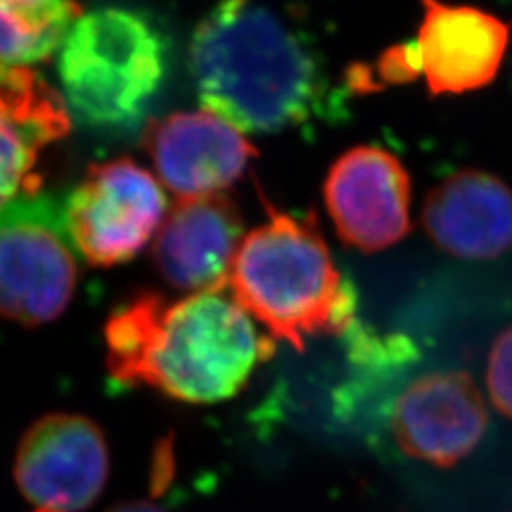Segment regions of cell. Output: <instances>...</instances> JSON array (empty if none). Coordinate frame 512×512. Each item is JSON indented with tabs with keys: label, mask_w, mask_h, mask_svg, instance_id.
Here are the masks:
<instances>
[{
	"label": "cell",
	"mask_w": 512,
	"mask_h": 512,
	"mask_svg": "<svg viewBox=\"0 0 512 512\" xmlns=\"http://www.w3.org/2000/svg\"><path fill=\"white\" fill-rule=\"evenodd\" d=\"M107 368L124 385H147L192 404L238 395L274 346L232 296L190 294L169 302L135 294L105 325Z\"/></svg>",
	"instance_id": "cell-1"
},
{
	"label": "cell",
	"mask_w": 512,
	"mask_h": 512,
	"mask_svg": "<svg viewBox=\"0 0 512 512\" xmlns=\"http://www.w3.org/2000/svg\"><path fill=\"white\" fill-rule=\"evenodd\" d=\"M190 71L205 109L243 133L306 122L323 73L293 29L256 0H220L194 31Z\"/></svg>",
	"instance_id": "cell-2"
},
{
	"label": "cell",
	"mask_w": 512,
	"mask_h": 512,
	"mask_svg": "<svg viewBox=\"0 0 512 512\" xmlns=\"http://www.w3.org/2000/svg\"><path fill=\"white\" fill-rule=\"evenodd\" d=\"M270 219L239 245L228 287L249 317L275 340L304 349L317 334L351 327L357 298L338 274L313 219L268 207Z\"/></svg>",
	"instance_id": "cell-3"
},
{
	"label": "cell",
	"mask_w": 512,
	"mask_h": 512,
	"mask_svg": "<svg viewBox=\"0 0 512 512\" xmlns=\"http://www.w3.org/2000/svg\"><path fill=\"white\" fill-rule=\"evenodd\" d=\"M67 110L97 128L135 124L165 76V50L147 19L120 8L82 14L59 50Z\"/></svg>",
	"instance_id": "cell-4"
},
{
	"label": "cell",
	"mask_w": 512,
	"mask_h": 512,
	"mask_svg": "<svg viewBox=\"0 0 512 512\" xmlns=\"http://www.w3.org/2000/svg\"><path fill=\"white\" fill-rule=\"evenodd\" d=\"M78 253L63 203L27 194L0 213V317L23 327L57 319L73 300Z\"/></svg>",
	"instance_id": "cell-5"
},
{
	"label": "cell",
	"mask_w": 512,
	"mask_h": 512,
	"mask_svg": "<svg viewBox=\"0 0 512 512\" xmlns=\"http://www.w3.org/2000/svg\"><path fill=\"white\" fill-rule=\"evenodd\" d=\"M164 190L145 167L122 158L92 165L63 202L76 253L109 268L139 255L165 219Z\"/></svg>",
	"instance_id": "cell-6"
},
{
	"label": "cell",
	"mask_w": 512,
	"mask_h": 512,
	"mask_svg": "<svg viewBox=\"0 0 512 512\" xmlns=\"http://www.w3.org/2000/svg\"><path fill=\"white\" fill-rule=\"evenodd\" d=\"M110 471L109 444L95 421L48 414L19 442L14 478L35 512H80L101 495Z\"/></svg>",
	"instance_id": "cell-7"
},
{
	"label": "cell",
	"mask_w": 512,
	"mask_h": 512,
	"mask_svg": "<svg viewBox=\"0 0 512 512\" xmlns=\"http://www.w3.org/2000/svg\"><path fill=\"white\" fill-rule=\"evenodd\" d=\"M410 175L384 148L355 147L330 167L325 203L340 239L378 253L410 232Z\"/></svg>",
	"instance_id": "cell-8"
},
{
	"label": "cell",
	"mask_w": 512,
	"mask_h": 512,
	"mask_svg": "<svg viewBox=\"0 0 512 512\" xmlns=\"http://www.w3.org/2000/svg\"><path fill=\"white\" fill-rule=\"evenodd\" d=\"M488 412L465 372H433L408 385L391 414V429L408 458L452 467L486 433Z\"/></svg>",
	"instance_id": "cell-9"
},
{
	"label": "cell",
	"mask_w": 512,
	"mask_h": 512,
	"mask_svg": "<svg viewBox=\"0 0 512 512\" xmlns=\"http://www.w3.org/2000/svg\"><path fill=\"white\" fill-rule=\"evenodd\" d=\"M147 148L158 179L179 202L222 194L256 156L243 131L207 109L156 122L148 129Z\"/></svg>",
	"instance_id": "cell-10"
},
{
	"label": "cell",
	"mask_w": 512,
	"mask_h": 512,
	"mask_svg": "<svg viewBox=\"0 0 512 512\" xmlns=\"http://www.w3.org/2000/svg\"><path fill=\"white\" fill-rule=\"evenodd\" d=\"M421 2L416 57L429 92L459 95L488 86L503 63L511 25L473 6Z\"/></svg>",
	"instance_id": "cell-11"
},
{
	"label": "cell",
	"mask_w": 512,
	"mask_h": 512,
	"mask_svg": "<svg viewBox=\"0 0 512 512\" xmlns=\"http://www.w3.org/2000/svg\"><path fill=\"white\" fill-rule=\"evenodd\" d=\"M238 207L224 194L177 202L154 241V262L184 293H220L243 241Z\"/></svg>",
	"instance_id": "cell-12"
},
{
	"label": "cell",
	"mask_w": 512,
	"mask_h": 512,
	"mask_svg": "<svg viewBox=\"0 0 512 512\" xmlns=\"http://www.w3.org/2000/svg\"><path fill=\"white\" fill-rule=\"evenodd\" d=\"M69 110L35 69L0 71V213L37 194L42 150L67 135Z\"/></svg>",
	"instance_id": "cell-13"
},
{
	"label": "cell",
	"mask_w": 512,
	"mask_h": 512,
	"mask_svg": "<svg viewBox=\"0 0 512 512\" xmlns=\"http://www.w3.org/2000/svg\"><path fill=\"white\" fill-rule=\"evenodd\" d=\"M423 226L458 258L503 255L512 247V190L486 171H458L427 194Z\"/></svg>",
	"instance_id": "cell-14"
},
{
	"label": "cell",
	"mask_w": 512,
	"mask_h": 512,
	"mask_svg": "<svg viewBox=\"0 0 512 512\" xmlns=\"http://www.w3.org/2000/svg\"><path fill=\"white\" fill-rule=\"evenodd\" d=\"M80 18L74 0H0V71L50 59Z\"/></svg>",
	"instance_id": "cell-15"
},
{
	"label": "cell",
	"mask_w": 512,
	"mask_h": 512,
	"mask_svg": "<svg viewBox=\"0 0 512 512\" xmlns=\"http://www.w3.org/2000/svg\"><path fill=\"white\" fill-rule=\"evenodd\" d=\"M486 380L495 408L512 420V325L497 336L490 349Z\"/></svg>",
	"instance_id": "cell-16"
},
{
	"label": "cell",
	"mask_w": 512,
	"mask_h": 512,
	"mask_svg": "<svg viewBox=\"0 0 512 512\" xmlns=\"http://www.w3.org/2000/svg\"><path fill=\"white\" fill-rule=\"evenodd\" d=\"M107 512H164L160 507L148 503V501H133V503H124V505H118L114 509H110Z\"/></svg>",
	"instance_id": "cell-17"
}]
</instances>
